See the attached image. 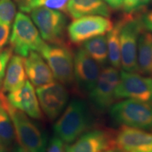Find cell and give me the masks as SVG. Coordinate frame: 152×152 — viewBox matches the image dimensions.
Wrapping results in <instances>:
<instances>
[{
    "mask_svg": "<svg viewBox=\"0 0 152 152\" xmlns=\"http://www.w3.org/2000/svg\"><path fill=\"white\" fill-rule=\"evenodd\" d=\"M93 124L94 118L88 104L83 99H74L55 123L54 134L66 144H72L90 130Z\"/></svg>",
    "mask_w": 152,
    "mask_h": 152,
    "instance_id": "cell-1",
    "label": "cell"
},
{
    "mask_svg": "<svg viewBox=\"0 0 152 152\" xmlns=\"http://www.w3.org/2000/svg\"><path fill=\"white\" fill-rule=\"evenodd\" d=\"M0 103L12 121L19 145L29 152H46L47 142L45 134L28 115L9 104L2 90H0Z\"/></svg>",
    "mask_w": 152,
    "mask_h": 152,
    "instance_id": "cell-2",
    "label": "cell"
},
{
    "mask_svg": "<svg viewBox=\"0 0 152 152\" xmlns=\"http://www.w3.org/2000/svg\"><path fill=\"white\" fill-rule=\"evenodd\" d=\"M144 12V9L125 13L121 18V66L125 71L138 72L137 45L139 36L144 30L141 23Z\"/></svg>",
    "mask_w": 152,
    "mask_h": 152,
    "instance_id": "cell-3",
    "label": "cell"
},
{
    "mask_svg": "<svg viewBox=\"0 0 152 152\" xmlns=\"http://www.w3.org/2000/svg\"><path fill=\"white\" fill-rule=\"evenodd\" d=\"M111 118L122 126L152 131V104L135 99L121 101L109 109Z\"/></svg>",
    "mask_w": 152,
    "mask_h": 152,
    "instance_id": "cell-4",
    "label": "cell"
},
{
    "mask_svg": "<svg viewBox=\"0 0 152 152\" xmlns=\"http://www.w3.org/2000/svg\"><path fill=\"white\" fill-rule=\"evenodd\" d=\"M9 42L13 52L23 58L32 51L39 52L45 43L33 20L20 12L15 16Z\"/></svg>",
    "mask_w": 152,
    "mask_h": 152,
    "instance_id": "cell-5",
    "label": "cell"
},
{
    "mask_svg": "<svg viewBox=\"0 0 152 152\" xmlns=\"http://www.w3.org/2000/svg\"><path fill=\"white\" fill-rule=\"evenodd\" d=\"M39 53L47 61L55 79L63 85L73 83V55L67 47L45 42Z\"/></svg>",
    "mask_w": 152,
    "mask_h": 152,
    "instance_id": "cell-6",
    "label": "cell"
},
{
    "mask_svg": "<svg viewBox=\"0 0 152 152\" xmlns=\"http://www.w3.org/2000/svg\"><path fill=\"white\" fill-rule=\"evenodd\" d=\"M30 14L43 39L54 45L64 44L66 18L62 13L46 7H38Z\"/></svg>",
    "mask_w": 152,
    "mask_h": 152,
    "instance_id": "cell-7",
    "label": "cell"
},
{
    "mask_svg": "<svg viewBox=\"0 0 152 152\" xmlns=\"http://www.w3.org/2000/svg\"><path fill=\"white\" fill-rule=\"evenodd\" d=\"M118 68L104 67L100 72L97 81L89 92L90 103L99 112L107 111L116 100L115 90L120 80Z\"/></svg>",
    "mask_w": 152,
    "mask_h": 152,
    "instance_id": "cell-8",
    "label": "cell"
},
{
    "mask_svg": "<svg viewBox=\"0 0 152 152\" xmlns=\"http://www.w3.org/2000/svg\"><path fill=\"white\" fill-rule=\"evenodd\" d=\"M115 99H130L152 102V78L137 73L123 71L115 90Z\"/></svg>",
    "mask_w": 152,
    "mask_h": 152,
    "instance_id": "cell-9",
    "label": "cell"
},
{
    "mask_svg": "<svg viewBox=\"0 0 152 152\" xmlns=\"http://www.w3.org/2000/svg\"><path fill=\"white\" fill-rule=\"evenodd\" d=\"M113 23L107 17L87 16L76 18L68 27L70 40L79 45L99 35H104L113 28Z\"/></svg>",
    "mask_w": 152,
    "mask_h": 152,
    "instance_id": "cell-10",
    "label": "cell"
},
{
    "mask_svg": "<svg viewBox=\"0 0 152 152\" xmlns=\"http://www.w3.org/2000/svg\"><path fill=\"white\" fill-rule=\"evenodd\" d=\"M36 94L41 109L51 121L59 116L68 105V92L59 82L37 87Z\"/></svg>",
    "mask_w": 152,
    "mask_h": 152,
    "instance_id": "cell-11",
    "label": "cell"
},
{
    "mask_svg": "<svg viewBox=\"0 0 152 152\" xmlns=\"http://www.w3.org/2000/svg\"><path fill=\"white\" fill-rule=\"evenodd\" d=\"M101 72L100 66L82 47L73 56V75L77 87L83 92L92 90Z\"/></svg>",
    "mask_w": 152,
    "mask_h": 152,
    "instance_id": "cell-12",
    "label": "cell"
},
{
    "mask_svg": "<svg viewBox=\"0 0 152 152\" xmlns=\"http://www.w3.org/2000/svg\"><path fill=\"white\" fill-rule=\"evenodd\" d=\"M115 137L109 131L95 129L88 130L68 145V152H103L115 147Z\"/></svg>",
    "mask_w": 152,
    "mask_h": 152,
    "instance_id": "cell-13",
    "label": "cell"
},
{
    "mask_svg": "<svg viewBox=\"0 0 152 152\" xmlns=\"http://www.w3.org/2000/svg\"><path fill=\"white\" fill-rule=\"evenodd\" d=\"M115 145L124 152H152V133L122 126L115 137Z\"/></svg>",
    "mask_w": 152,
    "mask_h": 152,
    "instance_id": "cell-14",
    "label": "cell"
},
{
    "mask_svg": "<svg viewBox=\"0 0 152 152\" xmlns=\"http://www.w3.org/2000/svg\"><path fill=\"white\" fill-rule=\"evenodd\" d=\"M7 99L15 109L22 111L31 118L40 119L42 118V112L36 91L30 81L26 80L18 90L9 92Z\"/></svg>",
    "mask_w": 152,
    "mask_h": 152,
    "instance_id": "cell-15",
    "label": "cell"
},
{
    "mask_svg": "<svg viewBox=\"0 0 152 152\" xmlns=\"http://www.w3.org/2000/svg\"><path fill=\"white\" fill-rule=\"evenodd\" d=\"M26 75L32 85L37 87L48 85L54 81V77L48 64L40 54L32 51L24 58Z\"/></svg>",
    "mask_w": 152,
    "mask_h": 152,
    "instance_id": "cell-16",
    "label": "cell"
},
{
    "mask_svg": "<svg viewBox=\"0 0 152 152\" xmlns=\"http://www.w3.org/2000/svg\"><path fill=\"white\" fill-rule=\"evenodd\" d=\"M67 14L74 19L87 16L109 17L111 10L104 0H69Z\"/></svg>",
    "mask_w": 152,
    "mask_h": 152,
    "instance_id": "cell-17",
    "label": "cell"
},
{
    "mask_svg": "<svg viewBox=\"0 0 152 152\" xmlns=\"http://www.w3.org/2000/svg\"><path fill=\"white\" fill-rule=\"evenodd\" d=\"M23 57L14 55L11 57L6 69L2 83L4 92H11L18 90L26 82Z\"/></svg>",
    "mask_w": 152,
    "mask_h": 152,
    "instance_id": "cell-18",
    "label": "cell"
},
{
    "mask_svg": "<svg viewBox=\"0 0 152 152\" xmlns=\"http://www.w3.org/2000/svg\"><path fill=\"white\" fill-rule=\"evenodd\" d=\"M138 72L144 75L152 74V33L143 30L138 39Z\"/></svg>",
    "mask_w": 152,
    "mask_h": 152,
    "instance_id": "cell-19",
    "label": "cell"
},
{
    "mask_svg": "<svg viewBox=\"0 0 152 152\" xmlns=\"http://www.w3.org/2000/svg\"><path fill=\"white\" fill-rule=\"evenodd\" d=\"M83 48L99 66H105L109 61L107 39L104 35L93 37L83 43Z\"/></svg>",
    "mask_w": 152,
    "mask_h": 152,
    "instance_id": "cell-20",
    "label": "cell"
},
{
    "mask_svg": "<svg viewBox=\"0 0 152 152\" xmlns=\"http://www.w3.org/2000/svg\"><path fill=\"white\" fill-rule=\"evenodd\" d=\"M122 20L120 19L113 28L108 33L107 39L108 55L109 61L111 66L119 68L121 67V42H120V32H121Z\"/></svg>",
    "mask_w": 152,
    "mask_h": 152,
    "instance_id": "cell-21",
    "label": "cell"
},
{
    "mask_svg": "<svg viewBox=\"0 0 152 152\" xmlns=\"http://www.w3.org/2000/svg\"><path fill=\"white\" fill-rule=\"evenodd\" d=\"M16 140V133L9 113L0 103V147L9 150Z\"/></svg>",
    "mask_w": 152,
    "mask_h": 152,
    "instance_id": "cell-22",
    "label": "cell"
},
{
    "mask_svg": "<svg viewBox=\"0 0 152 152\" xmlns=\"http://www.w3.org/2000/svg\"><path fill=\"white\" fill-rule=\"evenodd\" d=\"M16 15V5L12 0H0V23L10 26Z\"/></svg>",
    "mask_w": 152,
    "mask_h": 152,
    "instance_id": "cell-23",
    "label": "cell"
},
{
    "mask_svg": "<svg viewBox=\"0 0 152 152\" xmlns=\"http://www.w3.org/2000/svg\"><path fill=\"white\" fill-rule=\"evenodd\" d=\"M12 49L11 47L4 48L0 50V90L2 86L4 77L6 69H7L8 63L12 56Z\"/></svg>",
    "mask_w": 152,
    "mask_h": 152,
    "instance_id": "cell-24",
    "label": "cell"
},
{
    "mask_svg": "<svg viewBox=\"0 0 152 152\" xmlns=\"http://www.w3.org/2000/svg\"><path fill=\"white\" fill-rule=\"evenodd\" d=\"M151 1V0H123L122 8L126 13L142 10Z\"/></svg>",
    "mask_w": 152,
    "mask_h": 152,
    "instance_id": "cell-25",
    "label": "cell"
},
{
    "mask_svg": "<svg viewBox=\"0 0 152 152\" xmlns=\"http://www.w3.org/2000/svg\"><path fill=\"white\" fill-rule=\"evenodd\" d=\"M20 11L30 13L33 9L41 7V0H14Z\"/></svg>",
    "mask_w": 152,
    "mask_h": 152,
    "instance_id": "cell-26",
    "label": "cell"
},
{
    "mask_svg": "<svg viewBox=\"0 0 152 152\" xmlns=\"http://www.w3.org/2000/svg\"><path fill=\"white\" fill-rule=\"evenodd\" d=\"M46 152H68V144L56 136H54L49 141Z\"/></svg>",
    "mask_w": 152,
    "mask_h": 152,
    "instance_id": "cell-27",
    "label": "cell"
},
{
    "mask_svg": "<svg viewBox=\"0 0 152 152\" xmlns=\"http://www.w3.org/2000/svg\"><path fill=\"white\" fill-rule=\"evenodd\" d=\"M10 35V26L0 23V50L4 48Z\"/></svg>",
    "mask_w": 152,
    "mask_h": 152,
    "instance_id": "cell-28",
    "label": "cell"
},
{
    "mask_svg": "<svg viewBox=\"0 0 152 152\" xmlns=\"http://www.w3.org/2000/svg\"><path fill=\"white\" fill-rule=\"evenodd\" d=\"M141 23L144 30L152 32V10L148 12L144 11L142 14Z\"/></svg>",
    "mask_w": 152,
    "mask_h": 152,
    "instance_id": "cell-29",
    "label": "cell"
},
{
    "mask_svg": "<svg viewBox=\"0 0 152 152\" xmlns=\"http://www.w3.org/2000/svg\"><path fill=\"white\" fill-rule=\"evenodd\" d=\"M104 1L113 9H120L123 7V0H104Z\"/></svg>",
    "mask_w": 152,
    "mask_h": 152,
    "instance_id": "cell-30",
    "label": "cell"
},
{
    "mask_svg": "<svg viewBox=\"0 0 152 152\" xmlns=\"http://www.w3.org/2000/svg\"><path fill=\"white\" fill-rule=\"evenodd\" d=\"M12 152H29L24 148H23L20 145H15L12 149Z\"/></svg>",
    "mask_w": 152,
    "mask_h": 152,
    "instance_id": "cell-31",
    "label": "cell"
},
{
    "mask_svg": "<svg viewBox=\"0 0 152 152\" xmlns=\"http://www.w3.org/2000/svg\"><path fill=\"white\" fill-rule=\"evenodd\" d=\"M103 152H124V151H123L122 150L118 149V148H111V149L106 150V151H104Z\"/></svg>",
    "mask_w": 152,
    "mask_h": 152,
    "instance_id": "cell-32",
    "label": "cell"
},
{
    "mask_svg": "<svg viewBox=\"0 0 152 152\" xmlns=\"http://www.w3.org/2000/svg\"><path fill=\"white\" fill-rule=\"evenodd\" d=\"M0 152H9V150L4 149V148L0 147Z\"/></svg>",
    "mask_w": 152,
    "mask_h": 152,
    "instance_id": "cell-33",
    "label": "cell"
}]
</instances>
